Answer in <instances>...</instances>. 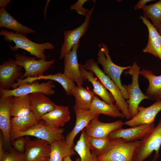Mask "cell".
Wrapping results in <instances>:
<instances>
[{
	"mask_svg": "<svg viewBox=\"0 0 161 161\" xmlns=\"http://www.w3.org/2000/svg\"><path fill=\"white\" fill-rule=\"evenodd\" d=\"M0 35L4 37V39L5 41L10 43L13 41L15 43V45L14 46L8 45L11 50L14 52L19 49H23L39 59L46 60L45 50L54 48L52 44L49 42L41 44L36 43L30 40L24 35L12 31L1 30L0 31Z\"/></svg>",
	"mask_w": 161,
	"mask_h": 161,
	"instance_id": "1",
	"label": "cell"
},
{
	"mask_svg": "<svg viewBox=\"0 0 161 161\" xmlns=\"http://www.w3.org/2000/svg\"><path fill=\"white\" fill-rule=\"evenodd\" d=\"M87 70L91 71L97 77L106 89L109 90L114 98L116 104L127 119L131 118L128 111L127 101L123 97L121 92L115 83L99 68L97 63L93 58L89 59L83 64Z\"/></svg>",
	"mask_w": 161,
	"mask_h": 161,
	"instance_id": "2",
	"label": "cell"
},
{
	"mask_svg": "<svg viewBox=\"0 0 161 161\" xmlns=\"http://www.w3.org/2000/svg\"><path fill=\"white\" fill-rule=\"evenodd\" d=\"M161 146V117L157 126L142 139L137 147L134 161H144L155 151L152 161H156L159 155V151Z\"/></svg>",
	"mask_w": 161,
	"mask_h": 161,
	"instance_id": "3",
	"label": "cell"
},
{
	"mask_svg": "<svg viewBox=\"0 0 161 161\" xmlns=\"http://www.w3.org/2000/svg\"><path fill=\"white\" fill-rule=\"evenodd\" d=\"M100 49L97 53V63L103 66V72L112 80L120 89L122 96L126 100L129 99V95L121 83L120 77L124 70L129 69L131 66H121L117 65L111 60L108 48L103 43L99 45Z\"/></svg>",
	"mask_w": 161,
	"mask_h": 161,
	"instance_id": "4",
	"label": "cell"
},
{
	"mask_svg": "<svg viewBox=\"0 0 161 161\" xmlns=\"http://www.w3.org/2000/svg\"><path fill=\"white\" fill-rule=\"evenodd\" d=\"M140 69V67L135 62L130 68L124 72L126 75H131L132 78L131 84L123 85L129 95V99L127 102L131 119L134 117L138 113V108L140 102L144 99H150L142 92L139 86L138 78Z\"/></svg>",
	"mask_w": 161,
	"mask_h": 161,
	"instance_id": "5",
	"label": "cell"
},
{
	"mask_svg": "<svg viewBox=\"0 0 161 161\" xmlns=\"http://www.w3.org/2000/svg\"><path fill=\"white\" fill-rule=\"evenodd\" d=\"M15 58L16 64L22 66L25 70L24 73L20 78L22 79L43 75L44 73L49 69L55 62L54 59L49 61L36 60L35 57L25 55L20 53L16 54Z\"/></svg>",
	"mask_w": 161,
	"mask_h": 161,
	"instance_id": "6",
	"label": "cell"
},
{
	"mask_svg": "<svg viewBox=\"0 0 161 161\" xmlns=\"http://www.w3.org/2000/svg\"><path fill=\"white\" fill-rule=\"evenodd\" d=\"M103 155L97 156V161H134L135 150L140 140L125 142L120 139Z\"/></svg>",
	"mask_w": 161,
	"mask_h": 161,
	"instance_id": "7",
	"label": "cell"
},
{
	"mask_svg": "<svg viewBox=\"0 0 161 161\" xmlns=\"http://www.w3.org/2000/svg\"><path fill=\"white\" fill-rule=\"evenodd\" d=\"M55 87L52 80L40 83L37 80L31 83L25 82L19 85L16 88L12 89L5 90L0 88V97L19 96L31 94L41 92L46 95H53Z\"/></svg>",
	"mask_w": 161,
	"mask_h": 161,
	"instance_id": "8",
	"label": "cell"
},
{
	"mask_svg": "<svg viewBox=\"0 0 161 161\" xmlns=\"http://www.w3.org/2000/svg\"><path fill=\"white\" fill-rule=\"evenodd\" d=\"M64 131L63 128L49 126L41 120L27 131L17 133L11 137L10 140L11 142L19 137L30 136L45 140L51 144L55 141L65 139L63 134Z\"/></svg>",
	"mask_w": 161,
	"mask_h": 161,
	"instance_id": "9",
	"label": "cell"
},
{
	"mask_svg": "<svg viewBox=\"0 0 161 161\" xmlns=\"http://www.w3.org/2000/svg\"><path fill=\"white\" fill-rule=\"evenodd\" d=\"M96 1L94 5L85 16L83 23L72 30H64L63 32L64 41L60 50V58L62 59L71 50L73 47L80 41V38L87 31L91 15L93 11Z\"/></svg>",
	"mask_w": 161,
	"mask_h": 161,
	"instance_id": "10",
	"label": "cell"
},
{
	"mask_svg": "<svg viewBox=\"0 0 161 161\" xmlns=\"http://www.w3.org/2000/svg\"><path fill=\"white\" fill-rule=\"evenodd\" d=\"M24 161H49L51 144L39 138L31 140L28 136L26 137Z\"/></svg>",
	"mask_w": 161,
	"mask_h": 161,
	"instance_id": "11",
	"label": "cell"
},
{
	"mask_svg": "<svg viewBox=\"0 0 161 161\" xmlns=\"http://www.w3.org/2000/svg\"><path fill=\"white\" fill-rule=\"evenodd\" d=\"M23 67L18 66L15 60L10 58L0 65V88L9 90L16 83L15 80L22 75Z\"/></svg>",
	"mask_w": 161,
	"mask_h": 161,
	"instance_id": "12",
	"label": "cell"
},
{
	"mask_svg": "<svg viewBox=\"0 0 161 161\" xmlns=\"http://www.w3.org/2000/svg\"><path fill=\"white\" fill-rule=\"evenodd\" d=\"M155 127L154 123H152L142 124L128 129L121 128L111 132L109 137L112 139H120L125 142L137 141L143 139Z\"/></svg>",
	"mask_w": 161,
	"mask_h": 161,
	"instance_id": "13",
	"label": "cell"
},
{
	"mask_svg": "<svg viewBox=\"0 0 161 161\" xmlns=\"http://www.w3.org/2000/svg\"><path fill=\"white\" fill-rule=\"evenodd\" d=\"M98 119L92 120L84 129L89 137L99 138L108 137L111 132L121 128L124 125V123L121 120L103 123Z\"/></svg>",
	"mask_w": 161,
	"mask_h": 161,
	"instance_id": "14",
	"label": "cell"
},
{
	"mask_svg": "<svg viewBox=\"0 0 161 161\" xmlns=\"http://www.w3.org/2000/svg\"><path fill=\"white\" fill-rule=\"evenodd\" d=\"M80 42L74 45L70 52L64 58L63 73L69 79L75 82L77 85H82L84 80L80 71L77 55Z\"/></svg>",
	"mask_w": 161,
	"mask_h": 161,
	"instance_id": "15",
	"label": "cell"
},
{
	"mask_svg": "<svg viewBox=\"0 0 161 161\" xmlns=\"http://www.w3.org/2000/svg\"><path fill=\"white\" fill-rule=\"evenodd\" d=\"M161 110V100L156 101L147 107L139 106L138 112L133 118L125 121L124 124L133 127L154 123L156 115Z\"/></svg>",
	"mask_w": 161,
	"mask_h": 161,
	"instance_id": "16",
	"label": "cell"
},
{
	"mask_svg": "<svg viewBox=\"0 0 161 161\" xmlns=\"http://www.w3.org/2000/svg\"><path fill=\"white\" fill-rule=\"evenodd\" d=\"M73 109L76 117L75 123L65 139L66 143L71 146L75 145L74 140L77 135L84 129L92 120L98 119L100 115L93 114L89 111L78 109L74 106Z\"/></svg>",
	"mask_w": 161,
	"mask_h": 161,
	"instance_id": "17",
	"label": "cell"
},
{
	"mask_svg": "<svg viewBox=\"0 0 161 161\" xmlns=\"http://www.w3.org/2000/svg\"><path fill=\"white\" fill-rule=\"evenodd\" d=\"M29 96L31 111L38 121L41 116L54 110L57 105L44 93L37 92Z\"/></svg>",
	"mask_w": 161,
	"mask_h": 161,
	"instance_id": "18",
	"label": "cell"
},
{
	"mask_svg": "<svg viewBox=\"0 0 161 161\" xmlns=\"http://www.w3.org/2000/svg\"><path fill=\"white\" fill-rule=\"evenodd\" d=\"M70 118L68 106L57 105L54 110L41 116L40 120H43L49 126L58 128L64 126Z\"/></svg>",
	"mask_w": 161,
	"mask_h": 161,
	"instance_id": "19",
	"label": "cell"
},
{
	"mask_svg": "<svg viewBox=\"0 0 161 161\" xmlns=\"http://www.w3.org/2000/svg\"><path fill=\"white\" fill-rule=\"evenodd\" d=\"M140 18L147 27L149 33L148 43L143 52L150 53L161 61V35L148 19L142 16Z\"/></svg>",
	"mask_w": 161,
	"mask_h": 161,
	"instance_id": "20",
	"label": "cell"
},
{
	"mask_svg": "<svg viewBox=\"0 0 161 161\" xmlns=\"http://www.w3.org/2000/svg\"><path fill=\"white\" fill-rule=\"evenodd\" d=\"M80 71L84 80H87L93 86V91L95 94L100 97L103 101L109 104H114L115 100L112 94L108 92L102 82L94 78V73L86 70L83 64H79Z\"/></svg>",
	"mask_w": 161,
	"mask_h": 161,
	"instance_id": "21",
	"label": "cell"
},
{
	"mask_svg": "<svg viewBox=\"0 0 161 161\" xmlns=\"http://www.w3.org/2000/svg\"><path fill=\"white\" fill-rule=\"evenodd\" d=\"M12 96L0 97V129L4 142L10 143V128L11 114L10 110V102Z\"/></svg>",
	"mask_w": 161,
	"mask_h": 161,
	"instance_id": "22",
	"label": "cell"
},
{
	"mask_svg": "<svg viewBox=\"0 0 161 161\" xmlns=\"http://www.w3.org/2000/svg\"><path fill=\"white\" fill-rule=\"evenodd\" d=\"M140 74L149 81L145 95L150 99L161 100V75H156L151 71L144 69L140 70Z\"/></svg>",
	"mask_w": 161,
	"mask_h": 161,
	"instance_id": "23",
	"label": "cell"
},
{
	"mask_svg": "<svg viewBox=\"0 0 161 161\" xmlns=\"http://www.w3.org/2000/svg\"><path fill=\"white\" fill-rule=\"evenodd\" d=\"M0 27L13 31L25 35L36 33L35 30L22 24L7 12L6 9L0 8Z\"/></svg>",
	"mask_w": 161,
	"mask_h": 161,
	"instance_id": "24",
	"label": "cell"
},
{
	"mask_svg": "<svg viewBox=\"0 0 161 161\" xmlns=\"http://www.w3.org/2000/svg\"><path fill=\"white\" fill-rule=\"evenodd\" d=\"M89 111L95 114H103L113 117H125L116 104H108L100 100L96 95L94 97Z\"/></svg>",
	"mask_w": 161,
	"mask_h": 161,
	"instance_id": "25",
	"label": "cell"
},
{
	"mask_svg": "<svg viewBox=\"0 0 161 161\" xmlns=\"http://www.w3.org/2000/svg\"><path fill=\"white\" fill-rule=\"evenodd\" d=\"M95 95L93 91L82 85L76 86L72 93L75 98L74 106L78 109L89 111Z\"/></svg>",
	"mask_w": 161,
	"mask_h": 161,
	"instance_id": "26",
	"label": "cell"
},
{
	"mask_svg": "<svg viewBox=\"0 0 161 161\" xmlns=\"http://www.w3.org/2000/svg\"><path fill=\"white\" fill-rule=\"evenodd\" d=\"M75 145H68L65 139L53 142L51 144L49 161H63L67 156L75 155L76 152L74 149Z\"/></svg>",
	"mask_w": 161,
	"mask_h": 161,
	"instance_id": "27",
	"label": "cell"
},
{
	"mask_svg": "<svg viewBox=\"0 0 161 161\" xmlns=\"http://www.w3.org/2000/svg\"><path fill=\"white\" fill-rule=\"evenodd\" d=\"M38 121L32 112L26 116L13 117L11 120L10 137L17 133L27 131Z\"/></svg>",
	"mask_w": 161,
	"mask_h": 161,
	"instance_id": "28",
	"label": "cell"
},
{
	"mask_svg": "<svg viewBox=\"0 0 161 161\" xmlns=\"http://www.w3.org/2000/svg\"><path fill=\"white\" fill-rule=\"evenodd\" d=\"M41 80H48L58 82L62 86L66 95H72L73 90L76 86L74 82L66 76L63 73L60 72L54 74L43 75L38 77H27L24 79V81L31 83Z\"/></svg>",
	"mask_w": 161,
	"mask_h": 161,
	"instance_id": "29",
	"label": "cell"
},
{
	"mask_svg": "<svg viewBox=\"0 0 161 161\" xmlns=\"http://www.w3.org/2000/svg\"><path fill=\"white\" fill-rule=\"evenodd\" d=\"M11 116H26L31 112L29 95L12 96L10 103Z\"/></svg>",
	"mask_w": 161,
	"mask_h": 161,
	"instance_id": "30",
	"label": "cell"
},
{
	"mask_svg": "<svg viewBox=\"0 0 161 161\" xmlns=\"http://www.w3.org/2000/svg\"><path fill=\"white\" fill-rule=\"evenodd\" d=\"M89 137L84 129L74 146V149L80 157V161H97L96 154L91 151L89 146Z\"/></svg>",
	"mask_w": 161,
	"mask_h": 161,
	"instance_id": "31",
	"label": "cell"
},
{
	"mask_svg": "<svg viewBox=\"0 0 161 161\" xmlns=\"http://www.w3.org/2000/svg\"><path fill=\"white\" fill-rule=\"evenodd\" d=\"M89 137V146L91 151L95 153L97 156L104 154L115 144L117 139L105 138Z\"/></svg>",
	"mask_w": 161,
	"mask_h": 161,
	"instance_id": "32",
	"label": "cell"
},
{
	"mask_svg": "<svg viewBox=\"0 0 161 161\" xmlns=\"http://www.w3.org/2000/svg\"><path fill=\"white\" fill-rule=\"evenodd\" d=\"M142 9L143 16L150 19L157 30L161 24V0L152 4L146 5Z\"/></svg>",
	"mask_w": 161,
	"mask_h": 161,
	"instance_id": "33",
	"label": "cell"
},
{
	"mask_svg": "<svg viewBox=\"0 0 161 161\" xmlns=\"http://www.w3.org/2000/svg\"><path fill=\"white\" fill-rule=\"evenodd\" d=\"M1 161H24L23 154L16 150H11L8 152H5Z\"/></svg>",
	"mask_w": 161,
	"mask_h": 161,
	"instance_id": "34",
	"label": "cell"
},
{
	"mask_svg": "<svg viewBox=\"0 0 161 161\" xmlns=\"http://www.w3.org/2000/svg\"><path fill=\"white\" fill-rule=\"evenodd\" d=\"M23 137H18L11 141L15 149L23 154L25 150L26 143V138Z\"/></svg>",
	"mask_w": 161,
	"mask_h": 161,
	"instance_id": "35",
	"label": "cell"
},
{
	"mask_svg": "<svg viewBox=\"0 0 161 161\" xmlns=\"http://www.w3.org/2000/svg\"><path fill=\"white\" fill-rule=\"evenodd\" d=\"M88 1V0H78L70 6V9L71 10H75L78 14L85 16L89 10L83 7V6Z\"/></svg>",
	"mask_w": 161,
	"mask_h": 161,
	"instance_id": "36",
	"label": "cell"
},
{
	"mask_svg": "<svg viewBox=\"0 0 161 161\" xmlns=\"http://www.w3.org/2000/svg\"><path fill=\"white\" fill-rule=\"evenodd\" d=\"M4 140L2 133L0 136V161H1L4 156L5 152L4 150Z\"/></svg>",
	"mask_w": 161,
	"mask_h": 161,
	"instance_id": "37",
	"label": "cell"
},
{
	"mask_svg": "<svg viewBox=\"0 0 161 161\" xmlns=\"http://www.w3.org/2000/svg\"><path fill=\"white\" fill-rule=\"evenodd\" d=\"M154 1L153 0H140L136 4L134 7V9L135 10H137L142 9L146 5V4L147 3Z\"/></svg>",
	"mask_w": 161,
	"mask_h": 161,
	"instance_id": "38",
	"label": "cell"
},
{
	"mask_svg": "<svg viewBox=\"0 0 161 161\" xmlns=\"http://www.w3.org/2000/svg\"><path fill=\"white\" fill-rule=\"evenodd\" d=\"M11 1V0H0V7L1 8L6 9L7 5Z\"/></svg>",
	"mask_w": 161,
	"mask_h": 161,
	"instance_id": "39",
	"label": "cell"
},
{
	"mask_svg": "<svg viewBox=\"0 0 161 161\" xmlns=\"http://www.w3.org/2000/svg\"><path fill=\"white\" fill-rule=\"evenodd\" d=\"M70 157V156H67L64 158L63 161H72ZM76 161H80V158L78 157L77 158Z\"/></svg>",
	"mask_w": 161,
	"mask_h": 161,
	"instance_id": "40",
	"label": "cell"
},
{
	"mask_svg": "<svg viewBox=\"0 0 161 161\" xmlns=\"http://www.w3.org/2000/svg\"><path fill=\"white\" fill-rule=\"evenodd\" d=\"M49 1H50V0H47V3H46V6L45 7V8H44V15L45 18H46V11H47V8L48 3L49 2Z\"/></svg>",
	"mask_w": 161,
	"mask_h": 161,
	"instance_id": "41",
	"label": "cell"
},
{
	"mask_svg": "<svg viewBox=\"0 0 161 161\" xmlns=\"http://www.w3.org/2000/svg\"><path fill=\"white\" fill-rule=\"evenodd\" d=\"M158 32L160 33V34L161 35V24L159 28V29L157 30Z\"/></svg>",
	"mask_w": 161,
	"mask_h": 161,
	"instance_id": "42",
	"label": "cell"
}]
</instances>
